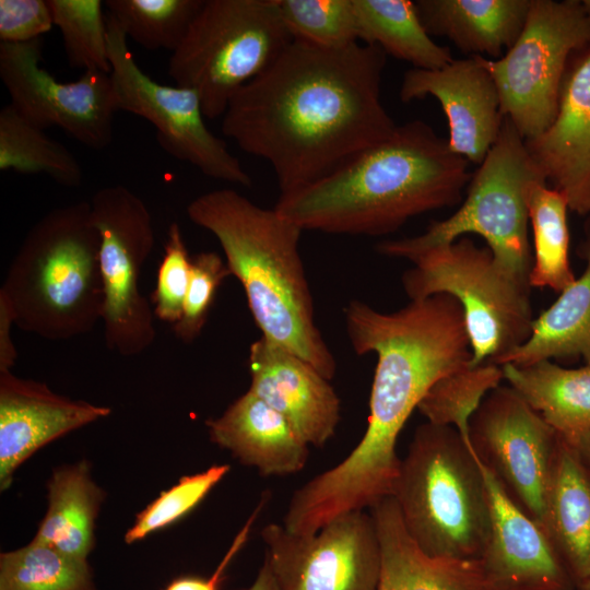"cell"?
<instances>
[{
  "label": "cell",
  "instance_id": "29",
  "mask_svg": "<svg viewBox=\"0 0 590 590\" xmlns=\"http://www.w3.org/2000/svg\"><path fill=\"white\" fill-rule=\"evenodd\" d=\"M527 203L534 248L530 286L562 293L576 280L568 255V202L559 190L540 178L529 185Z\"/></svg>",
  "mask_w": 590,
  "mask_h": 590
},
{
  "label": "cell",
  "instance_id": "13",
  "mask_svg": "<svg viewBox=\"0 0 590 590\" xmlns=\"http://www.w3.org/2000/svg\"><path fill=\"white\" fill-rule=\"evenodd\" d=\"M42 38L0 43V78L10 105L31 125L45 131L62 129L83 145H110L114 114L110 73L84 71L72 82H60L43 66Z\"/></svg>",
  "mask_w": 590,
  "mask_h": 590
},
{
  "label": "cell",
  "instance_id": "43",
  "mask_svg": "<svg viewBox=\"0 0 590 590\" xmlns=\"http://www.w3.org/2000/svg\"><path fill=\"white\" fill-rule=\"evenodd\" d=\"M571 445L578 449L585 461L590 465V432L580 436Z\"/></svg>",
  "mask_w": 590,
  "mask_h": 590
},
{
  "label": "cell",
  "instance_id": "18",
  "mask_svg": "<svg viewBox=\"0 0 590 590\" xmlns=\"http://www.w3.org/2000/svg\"><path fill=\"white\" fill-rule=\"evenodd\" d=\"M110 408L60 396L39 381L0 370V488L50 441L107 417Z\"/></svg>",
  "mask_w": 590,
  "mask_h": 590
},
{
  "label": "cell",
  "instance_id": "2",
  "mask_svg": "<svg viewBox=\"0 0 590 590\" xmlns=\"http://www.w3.org/2000/svg\"><path fill=\"white\" fill-rule=\"evenodd\" d=\"M344 317L353 350L375 352L378 361L362 439L345 459L294 492L297 511L316 528L392 496L404 424L438 379L471 361L463 311L449 295L411 300L390 314L352 300Z\"/></svg>",
  "mask_w": 590,
  "mask_h": 590
},
{
  "label": "cell",
  "instance_id": "6",
  "mask_svg": "<svg viewBox=\"0 0 590 590\" xmlns=\"http://www.w3.org/2000/svg\"><path fill=\"white\" fill-rule=\"evenodd\" d=\"M392 497L425 554L481 557L491 533L489 498L480 460L456 428L429 422L416 428Z\"/></svg>",
  "mask_w": 590,
  "mask_h": 590
},
{
  "label": "cell",
  "instance_id": "19",
  "mask_svg": "<svg viewBox=\"0 0 590 590\" xmlns=\"http://www.w3.org/2000/svg\"><path fill=\"white\" fill-rule=\"evenodd\" d=\"M248 366L249 391L282 414L309 446L322 447L334 435L340 399L314 366L264 337L250 345Z\"/></svg>",
  "mask_w": 590,
  "mask_h": 590
},
{
  "label": "cell",
  "instance_id": "40",
  "mask_svg": "<svg viewBox=\"0 0 590 590\" xmlns=\"http://www.w3.org/2000/svg\"><path fill=\"white\" fill-rule=\"evenodd\" d=\"M268 500V496H263L259 505L249 516L248 520L245 522L243 528L239 530L237 535L234 538L232 545L225 553L221 563L215 568L214 573L206 578L200 576H181L174 579L165 590H219L222 578L224 577L225 570L232 559L236 556L239 550L246 544L248 536L251 532L253 522L260 515V511Z\"/></svg>",
  "mask_w": 590,
  "mask_h": 590
},
{
  "label": "cell",
  "instance_id": "1",
  "mask_svg": "<svg viewBox=\"0 0 590 590\" xmlns=\"http://www.w3.org/2000/svg\"><path fill=\"white\" fill-rule=\"evenodd\" d=\"M386 57L358 42L327 48L293 39L232 97L221 130L271 165L281 194L297 191L396 129L380 98Z\"/></svg>",
  "mask_w": 590,
  "mask_h": 590
},
{
  "label": "cell",
  "instance_id": "41",
  "mask_svg": "<svg viewBox=\"0 0 590 590\" xmlns=\"http://www.w3.org/2000/svg\"><path fill=\"white\" fill-rule=\"evenodd\" d=\"M14 319L7 303L0 298V370H11L15 364L17 352L11 339Z\"/></svg>",
  "mask_w": 590,
  "mask_h": 590
},
{
  "label": "cell",
  "instance_id": "44",
  "mask_svg": "<svg viewBox=\"0 0 590 590\" xmlns=\"http://www.w3.org/2000/svg\"><path fill=\"white\" fill-rule=\"evenodd\" d=\"M577 588L578 590H590V579L581 582V583H578L577 585Z\"/></svg>",
  "mask_w": 590,
  "mask_h": 590
},
{
  "label": "cell",
  "instance_id": "17",
  "mask_svg": "<svg viewBox=\"0 0 590 590\" xmlns=\"http://www.w3.org/2000/svg\"><path fill=\"white\" fill-rule=\"evenodd\" d=\"M400 99L435 97L448 120L449 149L481 165L496 142L505 116L495 82L477 56L453 59L439 69L408 70Z\"/></svg>",
  "mask_w": 590,
  "mask_h": 590
},
{
  "label": "cell",
  "instance_id": "16",
  "mask_svg": "<svg viewBox=\"0 0 590 590\" xmlns=\"http://www.w3.org/2000/svg\"><path fill=\"white\" fill-rule=\"evenodd\" d=\"M480 463L491 506V533L479 558L488 590H571L575 582L546 530Z\"/></svg>",
  "mask_w": 590,
  "mask_h": 590
},
{
  "label": "cell",
  "instance_id": "4",
  "mask_svg": "<svg viewBox=\"0 0 590 590\" xmlns=\"http://www.w3.org/2000/svg\"><path fill=\"white\" fill-rule=\"evenodd\" d=\"M187 215L219 240L262 337L332 379L337 362L315 323L298 251L303 229L274 208H261L227 188L194 198Z\"/></svg>",
  "mask_w": 590,
  "mask_h": 590
},
{
  "label": "cell",
  "instance_id": "22",
  "mask_svg": "<svg viewBox=\"0 0 590 590\" xmlns=\"http://www.w3.org/2000/svg\"><path fill=\"white\" fill-rule=\"evenodd\" d=\"M381 551L377 590H488L480 559L425 554L408 534L392 496L369 508Z\"/></svg>",
  "mask_w": 590,
  "mask_h": 590
},
{
  "label": "cell",
  "instance_id": "32",
  "mask_svg": "<svg viewBox=\"0 0 590 590\" xmlns=\"http://www.w3.org/2000/svg\"><path fill=\"white\" fill-rule=\"evenodd\" d=\"M204 0H107L127 37L149 50L172 54L180 46Z\"/></svg>",
  "mask_w": 590,
  "mask_h": 590
},
{
  "label": "cell",
  "instance_id": "33",
  "mask_svg": "<svg viewBox=\"0 0 590 590\" xmlns=\"http://www.w3.org/2000/svg\"><path fill=\"white\" fill-rule=\"evenodd\" d=\"M503 378L502 367L483 363L463 367L438 379L426 392L417 410L436 425L456 428L469 440V423L484 398Z\"/></svg>",
  "mask_w": 590,
  "mask_h": 590
},
{
  "label": "cell",
  "instance_id": "9",
  "mask_svg": "<svg viewBox=\"0 0 590 590\" xmlns=\"http://www.w3.org/2000/svg\"><path fill=\"white\" fill-rule=\"evenodd\" d=\"M411 261L414 267L402 276L411 300L446 294L461 306L471 366L495 364L529 339L534 320L530 287L507 274L487 247L463 236Z\"/></svg>",
  "mask_w": 590,
  "mask_h": 590
},
{
  "label": "cell",
  "instance_id": "23",
  "mask_svg": "<svg viewBox=\"0 0 590 590\" xmlns=\"http://www.w3.org/2000/svg\"><path fill=\"white\" fill-rule=\"evenodd\" d=\"M543 527L575 585L590 579V465L559 436Z\"/></svg>",
  "mask_w": 590,
  "mask_h": 590
},
{
  "label": "cell",
  "instance_id": "31",
  "mask_svg": "<svg viewBox=\"0 0 590 590\" xmlns=\"http://www.w3.org/2000/svg\"><path fill=\"white\" fill-rule=\"evenodd\" d=\"M0 590H97L84 558L31 541L1 553Z\"/></svg>",
  "mask_w": 590,
  "mask_h": 590
},
{
  "label": "cell",
  "instance_id": "5",
  "mask_svg": "<svg viewBox=\"0 0 590 590\" xmlns=\"http://www.w3.org/2000/svg\"><path fill=\"white\" fill-rule=\"evenodd\" d=\"M21 330L51 341L92 331L102 320L99 238L90 202L54 209L24 237L0 288Z\"/></svg>",
  "mask_w": 590,
  "mask_h": 590
},
{
  "label": "cell",
  "instance_id": "30",
  "mask_svg": "<svg viewBox=\"0 0 590 590\" xmlns=\"http://www.w3.org/2000/svg\"><path fill=\"white\" fill-rule=\"evenodd\" d=\"M0 169L44 174L68 188L83 181L82 167L72 152L27 122L10 104L0 110Z\"/></svg>",
  "mask_w": 590,
  "mask_h": 590
},
{
  "label": "cell",
  "instance_id": "34",
  "mask_svg": "<svg viewBox=\"0 0 590 590\" xmlns=\"http://www.w3.org/2000/svg\"><path fill=\"white\" fill-rule=\"evenodd\" d=\"M62 36L68 63L84 71L110 73L107 19L99 0H47Z\"/></svg>",
  "mask_w": 590,
  "mask_h": 590
},
{
  "label": "cell",
  "instance_id": "11",
  "mask_svg": "<svg viewBox=\"0 0 590 590\" xmlns=\"http://www.w3.org/2000/svg\"><path fill=\"white\" fill-rule=\"evenodd\" d=\"M90 205L99 238L106 346L121 356H137L156 337L153 309L140 291L142 268L155 244L151 213L122 185L99 189Z\"/></svg>",
  "mask_w": 590,
  "mask_h": 590
},
{
  "label": "cell",
  "instance_id": "7",
  "mask_svg": "<svg viewBox=\"0 0 590 590\" xmlns=\"http://www.w3.org/2000/svg\"><path fill=\"white\" fill-rule=\"evenodd\" d=\"M540 178L544 177L530 157L524 139L505 117L496 142L471 176L461 206L451 216L434 221L425 233L382 241L377 250L411 261L465 234H476L487 243L494 260L507 274L531 287L527 192L529 185Z\"/></svg>",
  "mask_w": 590,
  "mask_h": 590
},
{
  "label": "cell",
  "instance_id": "28",
  "mask_svg": "<svg viewBox=\"0 0 590 590\" xmlns=\"http://www.w3.org/2000/svg\"><path fill=\"white\" fill-rule=\"evenodd\" d=\"M357 37L417 69H439L453 60L448 47L436 44L425 30L415 2L353 0Z\"/></svg>",
  "mask_w": 590,
  "mask_h": 590
},
{
  "label": "cell",
  "instance_id": "25",
  "mask_svg": "<svg viewBox=\"0 0 590 590\" xmlns=\"http://www.w3.org/2000/svg\"><path fill=\"white\" fill-rule=\"evenodd\" d=\"M580 253L587 266L554 304L533 320L529 339L495 365L526 366L542 359L581 356L590 364V217Z\"/></svg>",
  "mask_w": 590,
  "mask_h": 590
},
{
  "label": "cell",
  "instance_id": "14",
  "mask_svg": "<svg viewBox=\"0 0 590 590\" xmlns=\"http://www.w3.org/2000/svg\"><path fill=\"white\" fill-rule=\"evenodd\" d=\"M278 590H377L381 551L370 512L341 515L314 534L261 530Z\"/></svg>",
  "mask_w": 590,
  "mask_h": 590
},
{
  "label": "cell",
  "instance_id": "26",
  "mask_svg": "<svg viewBox=\"0 0 590 590\" xmlns=\"http://www.w3.org/2000/svg\"><path fill=\"white\" fill-rule=\"evenodd\" d=\"M503 378L568 442L590 432V364L570 369L542 359L504 364Z\"/></svg>",
  "mask_w": 590,
  "mask_h": 590
},
{
  "label": "cell",
  "instance_id": "20",
  "mask_svg": "<svg viewBox=\"0 0 590 590\" xmlns=\"http://www.w3.org/2000/svg\"><path fill=\"white\" fill-rule=\"evenodd\" d=\"M524 143L546 182L565 196L569 210L590 215V47L568 66L551 126Z\"/></svg>",
  "mask_w": 590,
  "mask_h": 590
},
{
  "label": "cell",
  "instance_id": "10",
  "mask_svg": "<svg viewBox=\"0 0 590 590\" xmlns=\"http://www.w3.org/2000/svg\"><path fill=\"white\" fill-rule=\"evenodd\" d=\"M589 47L590 12L583 0H531L523 30L506 55L477 56L495 82L503 115L524 140L551 126L569 58Z\"/></svg>",
  "mask_w": 590,
  "mask_h": 590
},
{
  "label": "cell",
  "instance_id": "24",
  "mask_svg": "<svg viewBox=\"0 0 590 590\" xmlns=\"http://www.w3.org/2000/svg\"><path fill=\"white\" fill-rule=\"evenodd\" d=\"M415 5L429 35L446 36L464 54L499 59L521 34L531 0H418Z\"/></svg>",
  "mask_w": 590,
  "mask_h": 590
},
{
  "label": "cell",
  "instance_id": "27",
  "mask_svg": "<svg viewBox=\"0 0 590 590\" xmlns=\"http://www.w3.org/2000/svg\"><path fill=\"white\" fill-rule=\"evenodd\" d=\"M48 507L34 541L86 559L94 547L95 520L104 499L85 461L54 471L47 484Z\"/></svg>",
  "mask_w": 590,
  "mask_h": 590
},
{
  "label": "cell",
  "instance_id": "38",
  "mask_svg": "<svg viewBox=\"0 0 590 590\" xmlns=\"http://www.w3.org/2000/svg\"><path fill=\"white\" fill-rule=\"evenodd\" d=\"M191 260L180 226L172 223L153 292V312L160 320L175 326L181 318L190 282Z\"/></svg>",
  "mask_w": 590,
  "mask_h": 590
},
{
  "label": "cell",
  "instance_id": "3",
  "mask_svg": "<svg viewBox=\"0 0 590 590\" xmlns=\"http://www.w3.org/2000/svg\"><path fill=\"white\" fill-rule=\"evenodd\" d=\"M471 176L468 161L415 119L322 179L281 194L274 209L303 231L380 236L413 216L458 204Z\"/></svg>",
  "mask_w": 590,
  "mask_h": 590
},
{
  "label": "cell",
  "instance_id": "39",
  "mask_svg": "<svg viewBox=\"0 0 590 590\" xmlns=\"http://www.w3.org/2000/svg\"><path fill=\"white\" fill-rule=\"evenodd\" d=\"M54 26L47 0H0V43L32 42Z\"/></svg>",
  "mask_w": 590,
  "mask_h": 590
},
{
  "label": "cell",
  "instance_id": "21",
  "mask_svg": "<svg viewBox=\"0 0 590 590\" xmlns=\"http://www.w3.org/2000/svg\"><path fill=\"white\" fill-rule=\"evenodd\" d=\"M205 424L214 444L264 476L294 474L307 463L309 445L282 414L249 390Z\"/></svg>",
  "mask_w": 590,
  "mask_h": 590
},
{
  "label": "cell",
  "instance_id": "35",
  "mask_svg": "<svg viewBox=\"0 0 590 590\" xmlns=\"http://www.w3.org/2000/svg\"><path fill=\"white\" fill-rule=\"evenodd\" d=\"M293 39L327 48L357 43L353 0H278Z\"/></svg>",
  "mask_w": 590,
  "mask_h": 590
},
{
  "label": "cell",
  "instance_id": "8",
  "mask_svg": "<svg viewBox=\"0 0 590 590\" xmlns=\"http://www.w3.org/2000/svg\"><path fill=\"white\" fill-rule=\"evenodd\" d=\"M292 40L278 0H204L169 58L168 75L193 90L205 118L215 119Z\"/></svg>",
  "mask_w": 590,
  "mask_h": 590
},
{
  "label": "cell",
  "instance_id": "37",
  "mask_svg": "<svg viewBox=\"0 0 590 590\" xmlns=\"http://www.w3.org/2000/svg\"><path fill=\"white\" fill-rule=\"evenodd\" d=\"M232 275L223 259L213 251L200 252L191 260L190 282L180 320L173 326L176 337L191 343L201 333L217 288Z\"/></svg>",
  "mask_w": 590,
  "mask_h": 590
},
{
  "label": "cell",
  "instance_id": "15",
  "mask_svg": "<svg viewBox=\"0 0 590 590\" xmlns=\"http://www.w3.org/2000/svg\"><path fill=\"white\" fill-rule=\"evenodd\" d=\"M469 440L510 498L543 527L557 433L511 387L498 386L471 417Z\"/></svg>",
  "mask_w": 590,
  "mask_h": 590
},
{
  "label": "cell",
  "instance_id": "42",
  "mask_svg": "<svg viewBox=\"0 0 590 590\" xmlns=\"http://www.w3.org/2000/svg\"><path fill=\"white\" fill-rule=\"evenodd\" d=\"M248 590H278L269 560L264 557L259 573Z\"/></svg>",
  "mask_w": 590,
  "mask_h": 590
},
{
  "label": "cell",
  "instance_id": "36",
  "mask_svg": "<svg viewBox=\"0 0 590 590\" xmlns=\"http://www.w3.org/2000/svg\"><path fill=\"white\" fill-rule=\"evenodd\" d=\"M228 464H214L204 471L185 475L164 491L138 514L125 535L126 543H134L163 529L196 508L228 473Z\"/></svg>",
  "mask_w": 590,
  "mask_h": 590
},
{
  "label": "cell",
  "instance_id": "12",
  "mask_svg": "<svg viewBox=\"0 0 590 590\" xmlns=\"http://www.w3.org/2000/svg\"><path fill=\"white\" fill-rule=\"evenodd\" d=\"M110 79L116 111H127L150 121L160 145L175 158L189 163L203 175L250 187L251 177L225 142L205 125L197 93L187 87L164 85L151 79L137 63L128 37L107 17Z\"/></svg>",
  "mask_w": 590,
  "mask_h": 590
}]
</instances>
